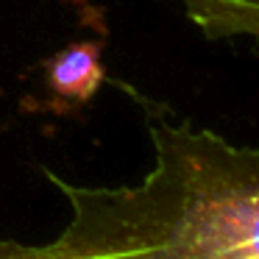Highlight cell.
<instances>
[{
    "label": "cell",
    "mask_w": 259,
    "mask_h": 259,
    "mask_svg": "<svg viewBox=\"0 0 259 259\" xmlns=\"http://www.w3.org/2000/svg\"><path fill=\"white\" fill-rule=\"evenodd\" d=\"M134 187H78L45 170L70 220L51 242L0 237V259H259V151L192 123L148 125Z\"/></svg>",
    "instance_id": "6da1fadb"
},
{
    "label": "cell",
    "mask_w": 259,
    "mask_h": 259,
    "mask_svg": "<svg viewBox=\"0 0 259 259\" xmlns=\"http://www.w3.org/2000/svg\"><path fill=\"white\" fill-rule=\"evenodd\" d=\"M48 78L62 98H73V101L84 103L103 78V70L98 64V45L95 42H81V45L64 48L51 62Z\"/></svg>",
    "instance_id": "7a4b0ae2"
}]
</instances>
